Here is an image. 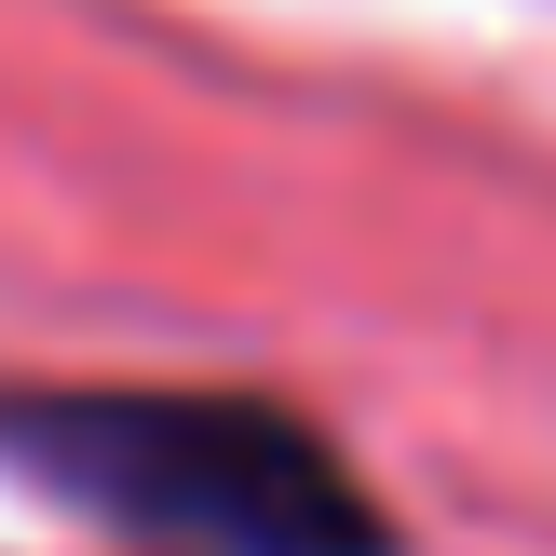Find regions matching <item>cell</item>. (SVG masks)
I'll use <instances>...</instances> for the list:
<instances>
[{
    "instance_id": "cell-1",
    "label": "cell",
    "mask_w": 556,
    "mask_h": 556,
    "mask_svg": "<svg viewBox=\"0 0 556 556\" xmlns=\"http://www.w3.org/2000/svg\"><path fill=\"white\" fill-rule=\"evenodd\" d=\"M0 434L96 516L190 556H380L340 448L258 394H27Z\"/></svg>"
}]
</instances>
